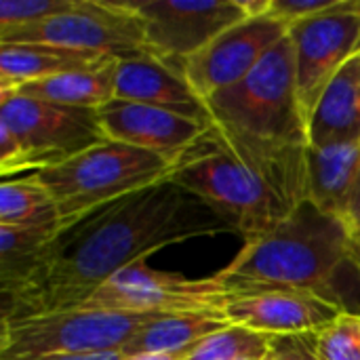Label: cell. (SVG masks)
<instances>
[{"label": "cell", "mask_w": 360, "mask_h": 360, "mask_svg": "<svg viewBox=\"0 0 360 360\" xmlns=\"http://www.w3.org/2000/svg\"><path fill=\"white\" fill-rule=\"evenodd\" d=\"M224 232L236 230L167 179L61 230L30 272L2 289V321L80 308L103 283L158 249Z\"/></svg>", "instance_id": "cell-1"}, {"label": "cell", "mask_w": 360, "mask_h": 360, "mask_svg": "<svg viewBox=\"0 0 360 360\" xmlns=\"http://www.w3.org/2000/svg\"><path fill=\"white\" fill-rule=\"evenodd\" d=\"M169 179L215 209L245 243L306 202V175L253 156L213 122L175 160Z\"/></svg>", "instance_id": "cell-2"}, {"label": "cell", "mask_w": 360, "mask_h": 360, "mask_svg": "<svg viewBox=\"0 0 360 360\" xmlns=\"http://www.w3.org/2000/svg\"><path fill=\"white\" fill-rule=\"evenodd\" d=\"M346 264L356 266L348 226L306 200L276 228L247 240L240 253L213 276L230 297L295 291L319 295L346 310L335 291Z\"/></svg>", "instance_id": "cell-3"}, {"label": "cell", "mask_w": 360, "mask_h": 360, "mask_svg": "<svg viewBox=\"0 0 360 360\" xmlns=\"http://www.w3.org/2000/svg\"><path fill=\"white\" fill-rule=\"evenodd\" d=\"M205 103L213 124L236 146L306 175L308 120L297 95L295 51L289 34L247 78L211 95Z\"/></svg>", "instance_id": "cell-4"}, {"label": "cell", "mask_w": 360, "mask_h": 360, "mask_svg": "<svg viewBox=\"0 0 360 360\" xmlns=\"http://www.w3.org/2000/svg\"><path fill=\"white\" fill-rule=\"evenodd\" d=\"M173 167V158L105 139L57 167L32 175L53 196L59 228L68 230L110 202L167 181Z\"/></svg>", "instance_id": "cell-5"}, {"label": "cell", "mask_w": 360, "mask_h": 360, "mask_svg": "<svg viewBox=\"0 0 360 360\" xmlns=\"http://www.w3.org/2000/svg\"><path fill=\"white\" fill-rule=\"evenodd\" d=\"M105 139L97 110L65 108L0 91V171L4 177L57 167Z\"/></svg>", "instance_id": "cell-6"}, {"label": "cell", "mask_w": 360, "mask_h": 360, "mask_svg": "<svg viewBox=\"0 0 360 360\" xmlns=\"http://www.w3.org/2000/svg\"><path fill=\"white\" fill-rule=\"evenodd\" d=\"M156 314L72 308L2 321L0 360H38L122 350Z\"/></svg>", "instance_id": "cell-7"}, {"label": "cell", "mask_w": 360, "mask_h": 360, "mask_svg": "<svg viewBox=\"0 0 360 360\" xmlns=\"http://www.w3.org/2000/svg\"><path fill=\"white\" fill-rule=\"evenodd\" d=\"M0 44H53L76 51H93L116 61L154 57L143 21L131 2L80 0V4L59 17L0 27Z\"/></svg>", "instance_id": "cell-8"}, {"label": "cell", "mask_w": 360, "mask_h": 360, "mask_svg": "<svg viewBox=\"0 0 360 360\" xmlns=\"http://www.w3.org/2000/svg\"><path fill=\"white\" fill-rule=\"evenodd\" d=\"M230 300L215 276L188 278L152 270L141 259L103 283L80 308L137 314L224 312Z\"/></svg>", "instance_id": "cell-9"}, {"label": "cell", "mask_w": 360, "mask_h": 360, "mask_svg": "<svg viewBox=\"0 0 360 360\" xmlns=\"http://www.w3.org/2000/svg\"><path fill=\"white\" fill-rule=\"evenodd\" d=\"M143 21L154 57L181 63L228 27L247 19L240 0H148L131 2Z\"/></svg>", "instance_id": "cell-10"}, {"label": "cell", "mask_w": 360, "mask_h": 360, "mask_svg": "<svg viewBox=\"0 0 360 360\" xmlns=\"http://www.w3.org/2000/svg\"><path fill=\"white\" fill-rule=\"evenodd\" d=\"M295 51L297 95L306 120L338 72L360 53V11L310 17L289 25Z\"/></svg>", "instance_id": "cell-11"}, {"label": "cell", "mask_w": 360, "mask_h": 360, "mask_svg": "<svg viewBox=\"0 0 360 360\" xmlns=\"http://www.w3.org/2000/svg\"><path fill=\"white\" fill-rule=\"evenodd\" d=\"M287 34L289 27L270 15L243 19L181 61V72L194 93L207 101L247 78Z\"/></svg>", "instance_id": "cell-12"}, {"label": "cell", "mask_w": 360, "mask_h": 360, "mask_svg": "<svg viewBox=\"0 0 360 360\" xmlns=\"http://www.w3.org/2000/svg\"><path fill=\"white\" fill-rule=\"evenodd\" d=\"M97 114L108 139L156 152L173 160H177L211 127L207 120L122 99H112L99 108Z\"/></svg>", "instance_id": "cell-13"}, {"label": "cell", "mask_w": 360, "mask_h": 360, "mask_svg": "<svg viewBox=\"0 0 360 360\" xmlns=\"http://www.w3.org/2000/svg\"><path fill=\"white\" fill-rule=\"evenodd\" d=\"M346 310L319 295L295 291H270L232 297L224 308L230 325H238L270 338L319 333L333 325Z\"/></svg>", "instance_id": "cell-14"}, {"label": "cell", "mask_w": 360, "mask_h": 360, "mask_svg": "<svg viewBox=\"0 0 360 360\" xmlns=\"http://www.w3.org/2000/svg\"><path fill=\"white\" fill-rule=\"evenodd\" d=\"M116 99L154 105L188 118L213 122L207 103L186 80L181 63H169L158 57L118 61Z\"/></svg>", "instance_id": "cell-15"}, {"label": "cell", "mask_w": 360, "mask_h": 360, "mask_svg": "<svg viewBox=\"0 0 360 360\" xmlns=\"http://www.w3.org/2000/svg\"><path fill=\"white\" fill-rule=\"evenodd\" d=\"M360 173V143L306 150V200L346 224Z\"/></svg>", "instance_id": "cell-16"}, {"label": "cell", "mask_w": 360, "mask_h": 360, "mask_svg": "<svg viewBox=\"0 0 360 360\" xmlns=\"http://www.w3.org/2000/svg\"><path fill=\"white\" fill-rule=\"evenodd\" d=\"M360 143V53L325 89L308 120V146Z\"/></svg>", "instance_id": "cell-17"}, {"label": "cell", "mask_w": 360, "mask_h": 360, "mask_svg": "<svg viewBox=\"0 0 360 360\" xmlns=\"http://www.w3.org/2000/svg\"><path fill=\"white\" fill-rule=\"evenodd\" d=\"M116 63V59L53 44H0V91H17L27 82L49 76L97 70Z\"/></svg>", "instance_id": "cell-18"}, {"label": "cell", "mask_w": 360, "mask_h": 360, "mask_svg": "<svg viewBox=\"0 0 360 360\" xmlns=\"http://www.w3.org/2000/svg\"><path fill=\"white\" fill-rule=\"evenodd\" d=\"M230 327L224 312H179L152 316L122 348L127 359L141 354H184L205 338Z\"/></svg>", "instance_id": "cell-19"}, {"label": "cell", "mask_w": 360, "mask_h": 360, "mask_svg": "<svg viewBox=\"0 0 360 360\" xmlns=\"http://www.w3.org/2000/svg\"><path fill=\"white\" fill-rule=\"evenodd\" d=\"M116 65L118 61L97 70L49 76L36 82H27L15 93L65 108L99 110L116 99Z\"/></svg>", "instance_id": "cell-20"}, {"label": "cell", "mask_w": 360, "mask_h": 360, "mask_svg": "<svg viewBox=\"0 0 360 360\" xmlns=\"http://www.w3.org/2000/svg\"><path fill=\"white\" fill-rule=\"evenodd\" d=\"M0 226H13V228L59 226L57 205L49 194V190L36 179V175L2 184Z\"/></svg>", "instance_id": "cell-21"}, {"label": "cell", "mask_w": 360, "mask_h": 360, "mask_svg": "<svg viewBox=\"0 0 360 360\" xmlns=\"http://www.w3.org/2000/svg\"><path fill=\"white\" fill-rule=\"evenodd\" d=\"M59 226L13 228L0 226V283L2 289L21 281L57 238Z\"/></svg>", "instance_id": "cell-22"}, {"label": "cell", "mask_w": 360, "mask_h": 360, "mask_svg": "<svg viewBox=\"0 0 360 360\" xmlns=\"http://www.w3.org/2000/svg\"><path fill=\"white\" fill-rule=\"evenodd\" d=\"M270 335L230 325L181 354V360H243L264 359L272 350Z\"/></svg>", "instance_id": "cell-23"}, {"label": "cell", "mask_w": 360, "mask_h": 360, "mask_svg": "<svg viewBox=\"0 0 360 360\" xmlns=\"http://www.w3.org/2000/svg\"><path fill=\"white\" fill-rule=\"evenodd\" d=\"M321 360H360V314L344 312L333 325L314 333Z\"/></svg>", "instance_id": "cell-24"}, {"label": "cell", "mask_w": 360, "mask_h": 360, "mask_svg": "<svg viewBox=\"0 0 360 360\" xmlns=\"http://www.w3.org/2000/svg\"><path fill=\"white\" fill-rule=\"evenodd\" d=\"M80 0H2L0 27L32 25L74 11Z\"/></svg>", "instance_id": "cell-25"}, {"label": "cell", "mask_w": 360, "mask_h": 360, "mask_svg": "<svg viewBox=\"0 0 360 360\" xmlns=\"http://www.w3.org/2000/svg\"><path fill=\"white\" fill-rule=\"evenodd\" d=\"M360 11V0H272L270 17L283 21L287 27L319 15Z\"/></svg>", "instance_id": "cell-26"}, {"label": "cell", "mask_w": 360, "mask_h": 360, "mask_svg": "<svg viewBox=\"0 0 360 360\" xmlns=\"http://www.w3.org/2000/svg\"><path fill=\"white\" fill-rule=\"evenodd\" d=\"M272 354L276 360H321L314 348V333L274 338Z\"/></svg>", "instance_id": "cell-27"}, {"label": "cell", "mask_w": 360, "mask_h": 360, "mask_svg": "<svg viewBox=\"0 0 360 360\" xmlns=\"http://www.w3.org/2000/svg\"><path fill=\"white\" fill-rule=\"evenodd\" d=\"M346 226L352 234V238H360V173L354 190H352V198H350V207H348V215H346Z\"/></svg>", "instance_id": "cell-28"}, {"label": "cell", "mask_w": 360, "mask_h": 360, "mask_svg": "<svg viewBox=\"0 0 360 360\" xmlns=\"http://www.w3.org/2000/svg\"><path fill=\"white\" fill-rule=\"evenodd\" d=\"M122 350L118 352H99V354H76V356H44L38 360H124Z\"/></svg>", "instance_id": "cell-29"}, {"label": "cell", "mask_w": 360, "mask_h": 360, "mask_svg": "<svg viewBox=\"0 0 360 360\" xmlns=\"http://www.w3.org/2000/svg\"><path fill=\"white\" fill-rule=\"evenodd\" d=\"M124 360H181V354H141Z\"/></svg>", "instance_id": "cell-30"}, {"label": "cell", "mask_w": 360, "mask_h": 360, "mask_svg": "<svg viewBox=\"0 0 360 360\" xmlns=\"http://www.w3.org/2000/svg\"><path fill=\"white\" fill-rule=\"evenodd\" d=\"M354 262H356V266L360 268V238L354 240Z\"/></svg>", "instance_id": "cell-31"}, {"label": "cell", "mask_w": 360, "mask_h": 360, "mask_svg": "<svg viewBox=\"0 0 360 360\" xmlns=\"http://www.w3.org/2000/svg\"><path fill=\"white\" fill-rule=\"evenodd\" d=\"M262 360H276V356H274V354H272V350H270V352H268V354H266Z\"/></svg>", "instance_id": "cell-32"}, {"label": "cell", "mask_w": 360, "mask_h": 360, "mask_svg": "<svg viewBox=\"0 0 360 360\" xmlns=\"http://www.w3.org/2000/svg\"><path fill=\"white\" fill-rule=\"evenodd\" d=\"M243 360H259V359H243Z\"/></svg>", "instance_id": "cell-33"}]
</instances>
